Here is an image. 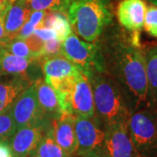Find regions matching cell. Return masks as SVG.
<instances>
[{
	"mask_svg": "<svg viewBox=\"0 0 157 157\" xmlns=\"http://www.w3.org/2000/svg\"><path fill=\"white\" fill-rule=\"evenodd\" d=\"M98 43L105 72L122 91L132 112L157 107L149 89L141 46L121 31H111Z\"/></svg>",
	"mask_w": 157,
	"mask_h": 157,
	"instance_id": "obj_1",
	"label": "cell"
},
{
	"mask_svg": "<svg viewBox=\"0 0 157 157\" xmlns=\"http://www.w3.org/2000/svg\"><path fill=\"white\" fill-rule=\"evenodd\" d=\"M88 78L94 94V120L102 128L128 123L133 113L117 83L106 72L95 73Z\"/></svg>",
	"mask_w": 157,
	"mask_h": 157,
	"instance_id": "obj_2",
	"label": "cell"
},
{
	"mask_svg": "<svg viewBox=\"0 0 157 157\" xmlns=\"http://www.w3.org/2000/svg\"><path fill=\"white\" fill-rule=\"evenodd\" d=\"M67 18L75 33L87 42H95L112 23L109 0H72Z\"/></svg>",
	"mask_w": 157,
	"mask_h": 157,
	"instance_id": "obj_3",
	"label": "cell"
},
{
	"mask_svg": "<svg viewBox=\"0 0 157 157\" xmlns=\"http://www.w3.org/2000/svg\"><path fill=\"white\" fill-rule=\"evenodd\" d=\"M60 55L73 63L86 78H89L94 73L105 72L98 41H84L72 33L62 41Z\"/></svg>",
	"mask_w": 157,
	"mask_h": 157,
	"instance_id": "obj_4",
	"label": "cell"
},
{
	"mask_svg": "<svg viewBox=\"0 0 157 157\" xmlns=\"http://www.w3.org/2000/svg\"><path fill=\"white\" fill-rule=\"evenodd\" d=\"M128 134L143 157H157V107L134 112L129 118Z\"/></svg>",
	"mask_w": 157,
	"mask_h": 157,
	"instance_id": "obj_5",
	"label": "cell"
},
{
	"mask_svg": "<svg viewBox=\"0 0 157 157\" xmlns=\"http://www.w3.org/2000/svg\"><path fill=\"white\" fill-rule=\"evenodd\" d=\"M74 127L77 138L75 156L101 157L105 131L94 119L74 115Z\"/></svg>",
	"mask_w": 157,
	"mask_h": 157,
	"instance_id": "obj_6",
	"label": "cell"
},
{
	"mask_svg": "<svg viewBox=\"0 0 157 157\" xmlns=\"http://www.w3.org/2000/svg\"><path fill=\"white\" fill-rule=\"evenodd\" d=\"M11 112L17 129L47 119L39 107L35 82L17 97L11 106Z\"/></svg>",
	"mask_w": 157,
	"mask_h": 157,
	"instance_id": "obj_7",
	"label": "cell"
},
{
	"mask_svg": "<svg viewBox=\"0 0 157 157\" xmlns=\"http://www.w3.org/2000/svg\"><path fill=\"white\" fill-rule=\"evenodd\" d=\"M101 157H143L134 146L128 134V123L104 128Z\"/></svg>",
	"mask_w": 157,
	"mask_h": 157,
	"instance_id": "obj_8",
	"label": "cell"
},
{
	"mask_svg": "<svg viewBox=\"0 0 157 157\" xmlns=\"http://www.w3.org/2000/svg\"><path fill=\"white\" fill-rule=\"evenodd\" d=\"M51 120L45 119L16 130L8 140L14 157H28L35 150L45 131L52 124Z\"/></svg>",
	"mask_w": 157,
	"mask_h": 157,
	"instance_id": "obj_9",
	"label": "cell"
},
{
	"mask_svg": "<svg viewBox=\"0 0 157 157\" xmlns=\"http://www.w3.org/2000/svg\"><path fill=\"white\" fill-rule=\"evenodd\" d=\"M36 59H26L13 55L4 48L0 49V70L1 73L11 76H23L30 78L33 82L39 79L37 74Z\"/></svg>",
	"mask_w": 157,
	"mask_h": 157,
	"instance_id": "obj_10",
	"label": "cell"
},
{
	"mask_svg": "<svg viewBox=\"0 0 157 157\" xmlns=\"http://www.w3.org/2000/svg\"><path fill=\"white\" fill-rule=\"evenodd\" d=\"M72 110L74 115L94 119L95 114L94 94L88 78L82 73L78 75L72 93Z\"/></svg>",
	"mask_w": 157,
	"mask_h": 157,
	"instance_id": "obj_11",
	"label": "cell"
},
{
	"mask_svg": "<svg viewBox=\"0 0 157 157\" xmlns=\"http://www.w3.org/2000/svg\"><path fill=\"white\" fill-rule=\"evenodd\" d=\"M146 8L144 0H121L116 10L118 21L128 31L140 32L143 28Z\"/></svg>",
	"mask_w": 157,
	"mask_h": 157,
	"instance_id": "obj_12",
	"label": "cell"
},
{
	"mask_svg": "<svg viewBox=\"0 0 157 157\" xmlns=\"http://www.w3.org/2000/svg\"><path fill=\"white\" fill-rule=\"evenodd\" d=\"M52 128L57 143L70 156H75L78 144L74 127V114L62 113L59 119L52 121Z\"/></svg>",
	"mask_w": 157,
	"mask_h": 157,
	"instance_id": "obj_13",
	"label": "cell"
},
{
	"mask_svg": "<svg viewBox=\"0 0 157 157\" xmlns=\"http://www.w3.org/2000/svg\"><path fill=\"white\" fill-rule=\"evenodd\" d=\"M39 61H40L41 69L45 75V81L75 77L81 73L73 63L62 55L48 58L42 57Z\"/></svg>",
	"mask_w": 157,
	"mask_h": 157,
	"instance_id": "obj_14",
	"label": "cell"
},
{
	"mask_svg": "<svg viewBox=\"0 0 157 157\" xmlns=\"http://www.w3.org/2000/svg\"><path fill=\"white\" fill-rule=\"evenodd\" d=\"M32 13L25 0H12L5 15V31L8 39H15Z\"/></svg>",
	"mask_w": 157,
	"mask_h": 157,
	"instance_id": "obj_15",
	"label": "cell"
},
{
	"mask_svg": "<svg viewBox=\"0 0 157 157\" xmlns=\"http://www.w3.org/2000/svg\"><path fill=\"white\" fill-rule=\"evenodd\" d=\"M35 86L39 107L44 115L51 121L59 119L62 115V111L56 91L42 78L38 79Z\"/></svg>",
	"mask_w": 157,
	"mask_h": 157,
	"instance_id": "obj_16",
	"label": "cell"
},
{
	"mask_svg": "<svg viewBox=\"0 0 157 157\" xmlns=\"http://www.w3.org/2000/svg\"><path fill=\"white\" fill-rule=\"evenodd\" d=\"M33 83L30 78L23 76H12L0 81V113L9 110L20 94Z\"/></svg>",
	"mask_w": 157,
	"mask_h": 157,
	"instance_id": "obj_17",
	"label": "cell"
},
{
	"mask_svg": "<svg viewBox=\"0 0 157 157\" xmlns=\"http://www.w3.org/2000/svg\"><path fill=\"white\" fill-rule=\"evenodd\" d=\"M30 157H72L57 143L53 135L52 121Z\"/></svg>",
	"mask_w": 157,
	"mask_h": 157,
	"instance_id": "obj_18",
	"label": "cell"
},
{
	"mask_svg": "<svg viewBox=\"0 0 157 157\" xmlns=\"http://www.w3.org/2000/svg\"><path fill=\"white\" fill-rule=\"evenodd\" d=\"M143 52L149 89L153 100L157 105V43L147 46Z\"/></svg>",
	"mask_w": 157,
	"mask_h": 157,
	"instance_id": "obj_19",
	"label": "cell"
},
{
	"mask_svg": "<svg viewBox=\"0 0 157 157\" xmlns=\"http://www.w3.org/2000/svg\"><path fill=\"white\" fill-rule=\"evenodd\" d=\"M72 0H25L31 11L67 12Z\"/></svg>",
	"mask_w": 157,
	"mask_h": 157,
	"instance_id": "obj_20",
	"label": "cell"
},
{
	"mask_svg": "<svg viewBox=\"0 0 157 157\" xmlns=\"http://www.w3.org/2000/svg\"><path fill=\"white\" fill-rule=\"evenodd\" d=\"M45 11H32L29 19L20 29V31L17 34L16 38L20 39H26L31 34H33L35 29L40 27L43 17H45Z\"/></svg>",
	"mask_w": 157,
	"mask_h": 157,
	"instance_id": "obj_21",
	"label": "cell"
},
{
	"mask_svg": "<svg viewBox=\"0 0 157 157\" xmlns=\"http://www.w3.org/2000/svg\"><path fill=\"white\" fill-rule=\"evenodd\" d=\"M52 29H53L56 33V39L60 40L61 42L73 33L68 18L65 16L64 13L60 12H54Z\"/></svg>",
	"mask_w": 157,
	"mask_h": 157,
	"instance_id": "obj_22",
	"label": "cell"
},
{
	"mask_svg": "<svg viewBox=\"0 0 157 157\" xmlns=\"http://www.w3.org/2000/svg\"><path fill=\"white\" fill-rule=\"evenodd\" d=\"M17 127L11 115V108L0 113V141H8L14 135Z\"/></svg>",
	"mask_w": 157,
	"mask_h": 157,
	"instance_id": "obj_23",
	"label": "cell"
},
{
	"mask_svg": "<svg viewBox=\"0 0 157 157\" xmlns=\"http://www.w3.org/2000/svg\"><path fill=\"white\" fill-rule=\"evenodd\" d=\"M4 49L16 56L26 58V59H33L28 45L24 39H17V38L11 39L6 44Z\"/></svg>",
	"mask_w": 157,
	"mask_h": 157,
	"instance_id": "obj_24",
	"label": "cell"
},
{
	"mask_svg": "<svg viewBox=\"0 0 157 157\" xmlns=\"http://www.w3.org/2000/svg\"><path fill=\"white\" fill-rule=\"evenodd\" d=\"M143 27L147 33L157 39V7L149 3L147 5Z\"/></svg>",
	"mask_w": 157,
	"mask_h": 157,
	"instance_id": "obj_25",
	"label": "cell"
},
{
	"mask_svg": "<svg viewBox=\"0 0 157 157\" xmlns=\"http://www.w3.org/2000/svg\"><path fill=\"white\" fill-rule=\"evenodd\" d=\"M25 41L28 45L33 59H39L44 56L45 40L40 39L36 34L33 33L25 39Z\"/></svg>",
	"mask_w": 157,
	"mask_h": 157,
	"instance_id": "obj_26",
	"label": "cell"
},
{
	"mask_svg": "<svg viewBox=\"0 0 157 157\" xmlns=\"http://www.w3.org/2000/svg\"><path fill=\"white\" fill-rule=\"evenodd\" d=\"M61 41L58 39H52L45 40L44 46V56L45 58L53 57L60 54Z\"/></svg>",
	"mask_w": 157,
	"mask_h": 157,
	"instance_id": "obj_27",
	"label": "cell"
},
{
	"mask_svg": "<svg viewBox=\"0 0 157 157\" xmlns=\"http://www.w3.org/2000/svg\"><path fill=\"white\" fill-rule=\"evenodd\" d=\"M34 34H36L43 40H49V39H56V33L54 30L52 28H44V27H39L35 29Z\"/></svg>",
	"mask_w": 157,
	"mask_h": 157,
	"instance_id": "obj_28",
	"label": "cell"
},
{
	"mask_svg": "<svg viewBox=\"0 0 157 157\" xmlns=\"http://www.w3.org/2000/svg\"><path fill=\"white\" fill-rule=\"evenodd\" d=\"M6 12L0 13V49L4 48L6 44L10 41V39L6 38V31H5V15H6Z\"/></svg>",
	"mask_w": 157,
	"mask_h": 157,
	"instance_id": "obj_29",
	"label": "cell"
},
{
	"mask_svg": "<svg viewBox=\"0 0 157 157\" xmlns=\"http://www.w3.org/2000/svg\"><path fill=\"white\" fill-rule=\"evenodd\" d=\"M0 157H14L8 141H0Z\"/></svg>",
	"mask_w": 157,
	"mask_h": 157,
	"instance_id": "obj_30",
	"label": "cell"
},
{
	"mask_svg": "<svg viewBox=\"0 0 157 157\" xmlns=\"http://www.w3.org/2000/svg\"><path fill=\"white\" fill-rule=\"evenodd\" d=\"M12 0H0V13L6 12Z\"/></svg>",
	"mask_w": 157,
	"mask_h": 157,
	"instance_id": "obj_31",
	"label": "cell"
},
{
	"mask_svg": "<svg viewBox=\"0 0 157 157\" xmlns=\"http://www.w3.org/2000/svg\"><path fill=\"white\" fill-rule=\"evenodd\" d=\"M146 3H149V4H152L154 6H155L157 7V0H144Z\"/></svg>",
	"mask_w": 157,
	"mask_h": 157,
	"instance_id": "obj_32",
	"label": "cell"
},
{
	"mask_svg": "<svg viewBox=\"0 0 157 157\" xmlns=\"http://www.w3.org/2000/svg\"><path fill=\"white\" fill-rule=\"evenodd\" d=\"M2 75V73H1V70H0V76Z\"/></svg>",
	"mask_w": 157,
	"mask_h": 157,
	"instance_id": "obj_33",
	"label": "cell"
},
{
	"mask_svg": "<svg viewBox=\"0 0 157 157\" xmlns=\"http://www.w3.org/2000/svg\"><path fill=\"white\" fill-rule=\"evenodd\" d=\"M73 157H78V156H73Z\"/></svg>",
	"mask_w": 157,
	"mask_h": 157,
	"instance_id": "obj_34",
	"label": "cell"
},
{
	"mask_svg": "<svg viewBox=\"0 0 157 157\" xmlns=\"http://www.w3.org/2000/svg\"><path fill=\"white\" fill-rule=\"evenodd\" d=\"M28 157H30V156H28Z\"/></svg>",
	"mask_w": 157,
	"mask_h": 157,
	"instance_id": "obj_35",
	"label": "cell"
}]
</instances>
